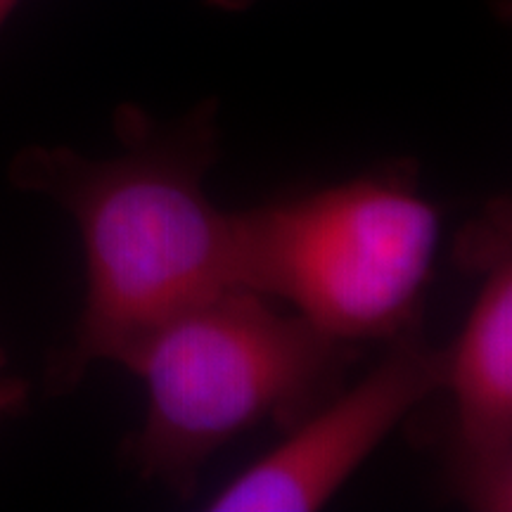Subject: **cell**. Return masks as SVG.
<instances>
[{
	"instance_id": "obj_1",
	"label": "cell",
	"mask_w": 512,
	"mask_h": 512,
	"mask_svg": "<svg viewBox=\"0 0 512 512\" xmlns=\"http://www.w3.org/2000/svg\"><path fill=\"white\" fill-rule=\"evenodd\" d=\"M117 136V155L27 147L10 169L12 183L55 200L81 235L86 297L50 368L60 392L93 363L124 366L164 320L238 285L235 214L204 190L219 157L216 105L169 124L121 107Z\"/></svg>"
},
{
	"instance_id": "obj_2",
	"label": "cell",
	"mask_w": 512,
	"mask_h": 512,
	"mask_svg": "<svg viewBox=\"0 0 512 512\" xmlns=\"http://www.w3.org/2000/svg\"><path fill=\"white\" fill-rule=\"evenodd\" d=\"M354 347L297 311L233 285L164 320L126 358L145 382L147 413L126 446L147 482L195 489L214 453L275 422L290 432L342 389Z\"/></svg>"
},
{
	"instance_id": "obj_3",
	"label": "cell",
	"mask_w": 512,
	"mask_h": 512,
	"mask_svg": "<svg viewBox=\"0 0 512 512\" xmlns=\"http://www.w3.org/2000/svg\"><path fill=\"white\" fill-rule=\"evenodd\" d=\"M235 226L238 285L290 304L325 335L389 339L420 318L439 211L413 164L238 211Z\"/></svg>"
},
{
	"instance_id": "obj_4",
	"label": "cell",
	"mask_w": 512,
	"mask_h": 512,
	"mask_svg": "<svg viewBox=\"0 0 512 512\" xmlns=\"http://www.w3.org/2000/svg\"><path fill=\"white\" fill-rule=\"evenodd\" d=\"M448 349L430 344L420 318L389 337L380 363L294 425L271 453L211 498L214 512H311L370 458L394 427L444 389Z\"/></svg>"
},
{
	"instance_id": "obj_5",
	"label": "cell",
	"mask_w": 512,
	"mask_h": 512,
	"mask_svg": "<svg viewBox=\"0 0 512 512\" xmlns=\"http://www.w3.org/2000/svg\"><path fill=\"white\" fill-rule=\"evenodd\" d=\"M465 252L484 273L463 335L448 349L444 389L453 396L451 472L477 510H510L512 498V249L510 214L496 207Z\"/></svg>"
},
{
	"instance_id": "obj_6",
	"label": "cell",
	"mask_w": 512,
	"mask_h": 512,
	"mask_svg": "<svg viewBox=\"0 0 512 512\" xmlns=\"http://www.w3.org/2000/svg\"><path fill=\"white\" fill-rule=\"evenodd\" d=\"M24 394H27V387H24V382L19 377L10 373L8 361L0 354V422L10 418L22 406Z\"/></svg>"
},
{
	"instance_id": "obj_7",
	"label": "cell",
	"mask_w": 512,
	"mask_h": 512,
	"mask_svg": "<svg viewBox=\"0 0 512 512\" xmlns=\"http://www.w3.org/2000/svg\"><path fill=\"white\" fill-rule=\"evenodd\" d=\"M19 5V0H0V29H3V24L8 22V17L12 15V10H15Z\"/></svg>"
},
{
	"instance_id": "obj_8",
	"label": "cell",
	"mask_w": 512,
	"mask_h": 512,
	"mask_svg": "<svg viewBox=\"0 0 512 512\" xmlns=\"http://www.w3.org/2000/svg\"><path fill=\"white\" fill-rule=\"evenodd\" d=\"M211 5H216V8H223V10H240L245 8L249 0H209Z\"/></svg>"
}]
</instances>
